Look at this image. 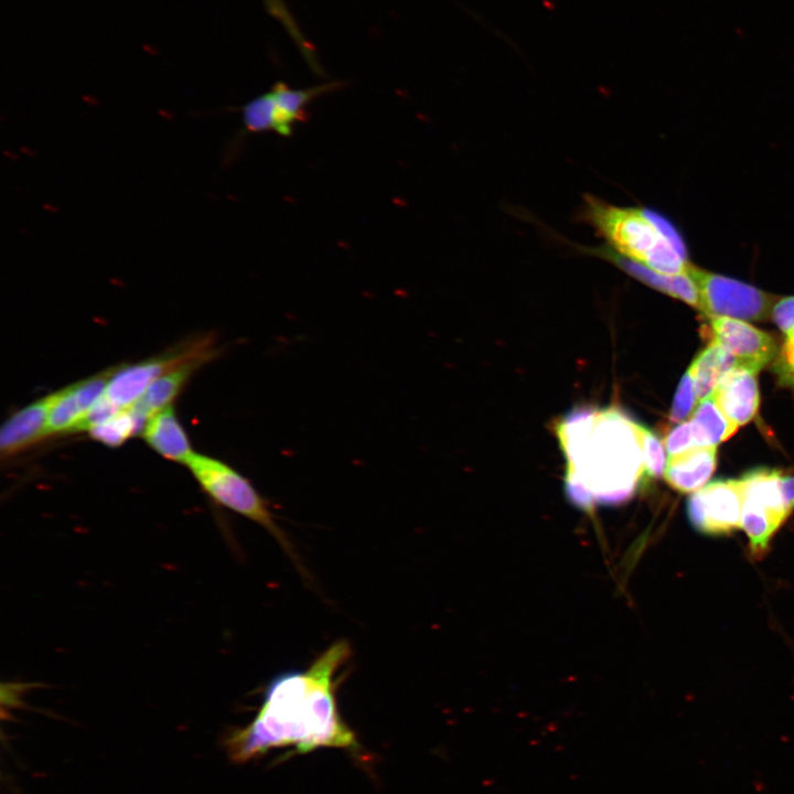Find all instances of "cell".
Returning <instances> with one entry per match:
<instances>
[{
	"label": "cell",
	"mask_w": 794,
	"mask_h": 794,
	"mask_svg": "<svg viewBox=\"0 0 794 794\" xmlns=\"http://www.w3.org/2000/svg\"><path fill=\"white\" fill-rule=\"evenodd\" d=\"M717 463L713 446H696L680 454L669 457L664 478L675 490L691 493L704 487Z\"/></svg>",
	"instance_id": "16"
},
{
	"label": "cell",
	"mask_w": 794,
	"mask_h": 794,
	"mask_svg": "<svg viewBox=\"0 0 794 794\" xmlns=\"http://www.w3.org/2000/svg\"><path fill=\"white\" fill-rule=\"evenodd\" d=\"M351 656L344 640L328 647L305 670L273 678L254 719L227 740L230 758L246 762L272 749L307 753L320 748L355 750L354 732L336 704V673Z\"/></svg>",
	"instance_id": "1"
},
{
	"label": "cell",
	"mask_w": 794,
	"mask_h": 794,
	"mask_svg": "<svg viewBox=\"0 0 794 794\" xmlns=\"http://www.w3.org/2000/svg\"><path fill=\"white\" fill-rule=\"evenodd\" d=\"M579 218L614 254L653 271L679 275L687 272L691 264L678 229L655 210L615 205L586 194Z\"/></svg>",
	"instance_id": "3"
},
{
	"label": "cell",
	"mask_w": 794,
	"mask_h": 794,
	"mask_svg": "<svg viewBox=\"0 0 794 794\" xmlns=\"http://www.w3.org/2000/svg\"><path fill=\"white\" fill-rule=\"evenodd\" d=\"M141 434L151 449L168 460L185 464L194 453L172 405L153 415Z\"/></svg>",
	"instance_id": "17"
},
{
	"label": "cell",
	"mask_w": 794,
	"mask_h": 794,
	"mask_svg": "<svg viewBox=\"0 0 794 794\" xmlns=\"http://www.w3.org/2000/svg\"><path fill=\"white\" fill-rule=\"evenodd\" d=\"M185 464L215 503L264 527L289 555L292 552L268 503L247 478L227 463L205 454L193 453Z\"/></svg>",
	"instance_id": "5"
},
{
	"label": "cell",
	"mask_w": 794,
	"mask_h": 794,
	"mask_svg": "<svg viewBox=\"0 0 794 794\" xmlns=\"http://www.w3.org/2000/svg\"><path fill=\"white\" fill-rule=\"evenodd\" d=\"M712 341L730 353L738 368L759 372L776 355L774 339L743 320L709 316Z\"/></svg>",
	"instance_id": "10"
},
{
	"label": "cell",
	"mask_w": 794,
	"mask_h": 794,
	"mask_svg": "<svg viewBox=\"0 0 794 794\" xmlns=\"http://www.w3.org/2000/svg\"><path fill=\"white\" fill-rule=\"evenodd\" d=\"M734 368H738L734 357L712 341L688 368L694 379L697 400L711 396L723 377Z\"/></svg>",
	"instance_id": "18"
},
{
	"label": "cell",
	"mask_w": 794,
	"mask_h": 794,
	"mask_svg": "<svg viewBox=\"0 0 794 794\" xmlns=\"http://www.w3.org/2000/svg\"><path fill=\"white\" fill-rule=\"evenodd\" d=\"M773 368L780 385L794 388V328L785 334Z\"/></svg>",
	"instance_id": "23"
},
{
	"label": "cell",
	"mask_w": 794,
	"mask_h": 794,
	"mask_svg": "<svg viewBox=\"0 0 794 794\" xmlns=\"http://www.w3.org/2000/svg\"><path fill=\"white\" fill-rule=\"evenodd\" d=\"M641 426L618 408H578L556 425L565 476L579 481L596 506L629 501L647 478Z\"/></svg>",
	"instance_id": "2"
},
{
	"label": "cell",
	"mask_w": 794,
	"mask_h": 794,
	"mask_svg": "<svg viewBox=\"0 0 794 794\" xmlns=\"http://www.w3.org/2000/svg\"><path fill=\"white\" fill-rule=\"evenodd\" d=\"M781 489L785 505L792 512L794 508V475L782 473Z\"/></svg>",
	"instance_id": "26"
},
{
	"label": "cell",
	"mask_w": 794,
	"mask_h": 794,
	"mask_svg": "<svg viewBox=\"0 0 794 794\" xmlns=\"http://www.w3.org/2000/svg\"><path fill=\"white\" fill-rule=\"evenodd\" d=\"M781 475L777 470L755 469L740 479L743 491L740 526L755 555L766 550L774 533L791 513L782 494Z\"/></svg>",
	"instance_id": "7"
},
{
	"label": "cell",
	"mask_w": 794,
	"mask_h": 794,
	"mask_svg": "<svg viewBox=\"0 0 794 794\" xmlns=\"http://www.w3.org/2000/svg\"><path fill=\"white\" fill-rule=\"evenodd\" d=\"M116 367L76 382L54 393L50 409L47 436L75 432L89 410L104 396Z\"/></svg>",
	"instance_id": "11"
},
{
	"label": "cell",
	"mask_w": 794,
	"mask_h": 794,
	"mask_svg": "<svg viewBox=\"0 0 794 794\" xmlns=\"http://www.w3.org/2000/svg\"><path fill=\"white\" fill-rule=\"evenodd\" d=\"M342 86V82H330L307 88H291L283 82H277L267 93L239 107L242 128L228 142L223 160L229 163L248 135L276 132L281 137L291 136L297 124L308 120V107L315 98Z\"/></svg>",
	"instance_id": "4"
},
{
	"label": "cell",
	"mask_w": 794,
	"mask_h": 794,
	"mask_svg": "<svg viewBox=\"0 0 794 794\" xmlns=\"http://www.w3.org/2000/svg\"><path fill=\"white\" fill-rule=\"evenodd\" d=\"M742 503L740 479L716 480L689 497L688 518L699 532L727 534L740 527Z\"/></svg>",
	"instance_id": "9"
},
{
	"label": "cell",
	"mask_w": 794,
	"mask_h": 794,
	"mask_svg": "<svg viewBox=\"0 0 794 794\" xmlns=\"http://www.w3.org/2000/svg\"><path fill=\"white\" fill-rule=\"evenodd\" d=\"M54 393L14 412L1 427V459H10L47 437L50 409Z\"/></svg>",
	"instance_id": "13"
},
{
	"label": "cell",
	"mask_w": 794,
	"mask_h": 794,
	"mask_svg": "<svg viewBox=\"0 0 794 794\" xmlns=\"http://www.w3.org/2000/svg\"><path fill=\"white\" fill-rule=\"evenodd\" d=\"M690 426L697 446H713L729 439L738 429L719 408L713 396L700 400Z\"/></svg>",
	"instance_id": "19"
},
{
	"label": "cell",
	"mask_w": 794,
	"mask_h": 794,
	"mask_svg": "<svg viewBox=\"0 0 794 794\" xmlns=\"http://www.w3.org/2000/svg\"><path fill=\"white\" fill-rule=\"evenodd\" d=\"M641 447L644 471L647 478H659L666 468L665 446L659 438L641 426Z\"/></svg>",
	"instance_id": "21"
},
{
	"label": "cell",
	"mask_w": 794,
	"mask_h": 794,
	"mask_svg": "<svg viewBox=\"0 0 794 794\" xmlns=\"http://www.w3.org/2000/svg\"><path fill=\"white\" fill-rule=\"evenodd\" d=\"M90 437L109 447H118L142 427L130 408L121 409L110 417L90 426L86 430Z\"/></svg>",
	"instance_id": "20"
},
{
	"label": "cell",
	"mask_w": 794,
	"mask_h": 794,
	"mask_svg": "<svg viewBox=\"0 0 794 794\" xmlns=\"http://www.w3.org/2000/svg\"><path fill=\"white\" fill-rule=\"evenodd\" d=\"M697 396L694 379L690 371L687 369L675 393L669 412V420L674 423L684 422V420L693 412Z\"/></svg>",
	"instance_id": "22"
},
{
	"label": "cell",
	"mask_w": 794,
	"mask_h": 794,
	"mask_svg": "<svg viewBox=\"0 0 794 794\" xmlns=\"http://www.w3.org/2000/svg\"><path fill=\"white\" fill-rule=\"evenodd\" d=\"M219 350L213 335L189 339L148 360L116 367L104 398L117 409L132 407L159 377L200 356L216 357Z\"/></svg>",
	"instance_id": "6"
},
{
	"label": "cell",
	"mask_w": 794,
	"mask_h": 794,
	"mask_svg": "<svg viewBox=\"0 0 794 794\" xmlns=\"http://www.w3.org/2000/svg\"><path fill=\"white\" fill-rule=\"evenodd\" d=\"M687 273L698 289L701 311L708 316L762 321L771 319L780 297L742 281L690 264Z\"/></svg>",
	"instance_id": "8"
},
{
	"label": "cell",
	"mask_w": 794,
	"mask_h": 794,
	"mask_svg": "<svg viewBox=\"0 0 794 794\" xmlns=\"http://www.w3.org/2000/svg\"><path fill=\"white\" fill-rule=\"evenodd\" d=\"M213 358L211 356L192 358L155 379L143 396L130 407L142 429L153 415L171 406L192 375Z\"/></svg>",
	"instance_id": "15"
},
{
	"label": "cell",
	"mask_w": 794,
	"mask_h": 794,
	"mask_svg": "<svg viewBox=\"0 0 794 794\" xmlns=\"http://www.w3.org/2000/svg\"><path fill=\"white\" fill-rule=\"evenodd\" d=\"M664 446L669 457L696 447L690 422L684 421L670 429L664 439Z\"/></svg>",
	"instance_id": "24"
},
{
	"label": "cell",
	"mask_w": 794,
	"mask_h": 794,
	"mask_svg": "<svg viewBox=\"0 0 794 794\" xmlns=\"http://www.w3.org/2000/svg\"><path fill=\"white\" fill-rule=\"evenodd\" d=\"M577 249L586 255L601 258L615 266L623 272L640 282L663 292L669 297L682 300L695 309L701 311V303L696 283L685 272L679 275H664L653 271L642 265L627 260L610 250L605 245L586 247L575 245Z\"/></svg>",
	"instance_id": "12"
},
{
	"label": "cell",
	"mask_w": 794,
	"mask_h": 794,
	"mask_svg": "<svg viewBox=\"0 0 794 794\" xmlns=\"http://www.w3.org/2000/svg\"><path fill=\"white\" fill-rule=\"evenodd\" d=\"M721 411L738 427L751 421L759 409L757 372L734 368L712 394Z\"/></svg>",
	"instance_id": "14"
},
{
	"label": "cell",
	"mask_w": 794,
	"mask_h": 794,
	"mask_svg": "<svg viewBox=\"0 0 794 794\" xmlns=\"http://www.w3.org/2000/svg\"><path fill=\"white\" fill-rule=\"evenodd\" d=\"M771 319L786 334L794 328V297L780 298L772 309Z\"/></svg>",
	"instance_id": "25"
}]
</instances>
